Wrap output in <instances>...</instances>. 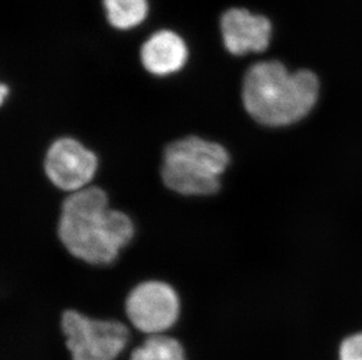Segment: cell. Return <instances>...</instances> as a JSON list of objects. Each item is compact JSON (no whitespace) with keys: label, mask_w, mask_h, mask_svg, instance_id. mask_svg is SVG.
I'll return each instance as SVG.
<instances>
[{"label":"cell","mask_w":362,"mask_h":360,"mask_svg":"<svg viewBox=\"0 0 362 360\" xmlns=\"http://www.w3.org/2000/svg\"><path fill=\"white\" fill-rule=\"evenodd\" d=\"M57 235L69 255L87 265H108L130 245L135 224L122 210L110 208V197L96 185L64 198Z\"/></svg>","instance_id":"cell-1"},{"label":"cell","mask_w":362,"mask_h":360,"mask_svg":"<svg viewBox=\"0 0 362 360\" xmlns=\"http://www.w3.org/2000/svg\"><path fill=\"white\" fill-rule=\"evenodd\" d=\"M127 317L137 330L148 335H161L177 322L180 299L170 284L163 281H144L127 296Z\"/></svg>","instance_id":"cell-6"},{"label":"cell","mask_w":362,"mask_h":360,"mask_svg":"<svg viewBox=\"0 0 362 360\" xmlns=\"http://www.w3.org/2000/svg\"><path fill=\"white\" fill-rule=\"evenodd\" d=\"M62 329L73 360H115L129 340L124 324L94 320L76 310L62 313Z\"/></svg>","instance_id":"cell-4"},{"label":"cell","mask_w":362,"mask_h":360,"mask_svg":"<svg viewBox=\"0 0 362 360\" xmlns=\"http://www.w3.org/2000/svg\"><path fill=\"white\" fill-rule=\"evenodd\" d=\"M129 360H187L181 343L164 335H153L136 347Z\"/></svg>","instance_id":"cell-10"},{"label":"cell","mask_w":362,"mask_h":360,"mask_svg":"<svg viewBox=\"0 0 362 360\" xmlns=\"http://www.w3.org/2000/svg\"><path fill=\"white\" fill-rule=\"evenodd\" d=\"M185 40L173 31H158L148 39L140 51L141 64L149 74L169 76L180 72L188 61Z\"/></svg>","instance_id":"cell-8"},{"label":"cell","mask_w":362,"mask_h":360,"mask_svg":"<svg viewBox=\"0 0 362 360\" xmlns=\"http://www.w3.org/2000/svg\"><path fill=\"white\" fill-rule=\"evenodd\" d=\"M8 96H10V88L5 83H3V85H0V104L1 106L5 104V101H6Z\"/></svg>","instance_id":"cell-12"},{"label":"cell","mask_w":362,"mask_h":360,"mask_svg":"<svg viewBox=\"0 0 362 360\" xmlns=\"http://www.w3.org/2000/svg\"><path fill=\"white\" fill-rule=\"evenodd\" d=\"M230 164L226 146L197 135L164 146L160 176L168 190L181 197L204 198L218 193Z\"/></svg>","instance_id":"cell-3"},{"label":"cell","mask_w":362,"mask_h":360,"mask_svg":"<svg viewBox=\"0 0 362 360\" xmlns=\"http://www.w3.org/2000/svg\"><path fill=\"white\" fill-rule=\"evenodd\" d=\"M338 360H362V330L349 333L340 342Z\"/></svg>","instance_id":"cell-11"},{"label":"cell","mask_w":362,"mask_h":360,"mask_svg":"<svg viewBox=\"0 0 362 360\" xmlns=\"http://www.w3.org/2000/svg\"><path fill=\"white\" fill-rule=\"evenodd\" d=\"M221 32L226 51L240 56L265 51L270 44L272 26L263 16L244 8H230L221 19Z\"/></svg>","instance_id":"cell-7"},{"label":"cell","mask_w":362,"mask_h":360,"mask_svg":"<svg viewBox=\"0 0 362 360\" xmlns=\"http://www.w3.org/2000/svg\"><path fill=\"white\" fill-rule=\"evenodd\" d=\"M107 19L117 30L136 28L146 19L147 0H103Z\"/></svg>","instance_id":"cell-9"},{"label":"cell","mask_w":362,"mask_h":360,"mask_svg":"<svg viewBox=\"0 0 362 360\" xmlns=\"http://www.w3.org/2000/svg\"><path fill=\"white\" fill-rule=\"evenodd\" d=\"M48 181L67 193L89 186L99 169L95 152L74 137L62 136L48 145L42 160Z\"/></svg>","instance_id":"cell-5"},{"label":"cell","mask_w":362,"mask_h":360,"mask_svg":"<svg viewBox=\"0 0 362 360\" xmlns=\"http://www.w3.org/2000/svg\"><path fill=\"white\" fill-rule=\"evenodd\" d=\"M319 95L318 78L310 71L290 73L279 61L257 62L243 80L242 101L256 122L271 128L304 119Z\"/></svg>","instance_id":"cell-2"}]
</instances>
